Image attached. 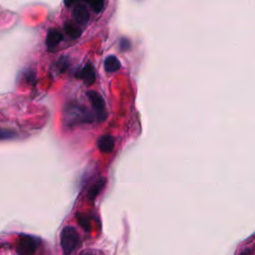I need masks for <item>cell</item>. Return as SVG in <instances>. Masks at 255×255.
Wrapping results in <instances>:
<instances>
[{
	"mask_svg": "<svg viewBox=\"0 0 255 255\" xmlns=\"http://www.w3.org/2000/svg\"><path fill=\"white\" fill-rule=\"evenodd\" d=\"M94 116L82 105L70 104L65 110V122L68 126H75L84 123H92Z\"/></svg>",
	"mask_w": 255,
	"mask_h": 255,
	"instance_id": "6da1fadb",
	"label": "cell"
},
{
	"mask_svg": "<svg viewBox=\"0 0 255 255\" xmlns=\"http://www.w3.org/2000/svg\"><path fill=\"white\" fill-rule=\"evenodd\" d=\"M61 246L65 254L72 253L79 244V235L72 226H65L61 232Z\"/></svg>",
	"mask_w": 255,
	"mask_h": 255,
	"instance_id": "7a4b0ae2",
	"label": "cell"
},
{
	"mask_svg": "<svg viewBox=\"0 0 255 255\" xmlns=\"http://www.w3.org/2000/svg\"><path fill=\"white\" fill-rule=\"evenodd\" d=\"M87 97L95 111L96 118L99 122H103L107 119V110H106V104L103 99V97L96 91H88Z\"/></svg>",
	"mask_w": 255,
	"mask_h": 255,
	"instance_id": "3957f363",
	"label": "cell"
},
{
	"mask_svg": "<svg viewBox=\"0 0 255 255\" xmlns=\"http://www.w3.org/2000/svg\"><path fill=\"white\" fill-rule=\"evenodd\" d=\"M40 240L34 236L23 234L19 237L17 244V252L19 254L31 255L34 254L39 246Z\"/></svg>",
	"mask_w": 255,
	"mask_h": 255,
	"instance_id": "277c9868",
	"label": "cell"
},
{
	"mask_svg": "<svg viewBox=\"0 0 255 255\" xmlns=\"http://www.w3.org/2000/svg\"><path fill=\"white\" fill-rule=\"evenodd\" d=\"M63 40V33L56 28L50 29L46 37V47L49 51H54Z\"/></svg>",
	"mask_w": 255,
	"mask_h": 255,
	"instance_id": "5b68a950",
	"label": "cell"
},
{
	"mask_svg": "<svg viewBox=\"0 0 255 255\" xmlns=\"http://www.w3.org/2000/svg\"><path fill=\"white\" fill-rule=\"evenodd\" d=\"M73 18L78 24H87L90 19V13L88 8L84 4L78 3L73 10Z\"/></svg>",
	"mask_w": 255,
	"mask_h": 255,
	"instance_id": "8992f818",
	"label": "cell"
},
{
	"mask_svg": "<svg viewBox=\"0 0 255 255\" xmlns=\"http://www.w3.org/2000/svg\"><path fill=\"white\" fill-rule=\"evenodd\" d=\"M79 78H81L87 86L93 85L96 80V73H95L94 66L91 63H87L85 67L80 71Z\"/></svg>",
	"mask_w": 255,
	"mask_h": 255,
	"instance_id": "52a82bcc",
	"label": "cell"
},
{
	"mask_svg": "<svg viewBox=\"0 0 255 255\" xmlns=\"http://www.w3.org/2000/svg\"><path fill=\"white\" fill-rule=\"evenodd\" d=\"M98 147L102 152H111L115 147V140L111 134H103L98 139Z\"/></svg>",
	"mask_w": 255,
	"mask_h": 255,
	"instance_id": "ba28073f",
	"label": "cell"
},
{
	"mask_svg": "<svg viewBox=\"0 0 255 255\" xmlns=\"http://www.w3.org/2000/svg\"><path fill=\"white\" fill-rule=\"evenodd\" d=\"M104 67L108 73H114V72H117L118 70H120L121 63L116 56L110 55L105 59Z\"/></svg>",
	"mask_w": 255,
	"mask_h": 255,
	"instance_id": "9c48e42d",
	"label": "cell"
},
{
	"mask_svg": "<svg viewBox=\"0 0 255 255\" xmlns=\"http://www.w3.org/2000/svg\"><path fill=\"white\" fill-rule=\"evenodd\" d=\"M64 31L66 32V34L71 37L72 39H77L81 36L82 34V30L80 29L79 26H77L76 24H74L71 21H67L64 24Z\"/></svg>",
	"mask_w": 255,
	"mask_h": 255,
	"instance_id": "30bf717a",
	"label": "cell"
},
{
	"mask_svg": "<svg viewBox=\"0 0 255 255\" xmlns=\"http://www.w3.org/2000/svg\"><path fill=\"white\" fill-rule=\"evenodd\" d=\"M105 186V179L101 178L99 181H97L90 189L89 191V197L90 199H94L95 197H97V195L100 193V191L103 189V187Z\"/></svg>",
	"mask_w": 255,
	"mask_h": 255,
	"instance_id": "8fae6325",
	"label": "cell"
},
{
	"mask_svg": "<svg viewBox=\"0 0 255 255\" xmlns=\"http://www.w3.org/2000/svg\"><path fill=\"white\" fill-rule=\"evenodd\" d=\"M95 13H100L105 8V0H85Z\"/></svg>",
	"mask_w": 255,
	"mask_h": 255,
	"instance_id": "7c38bea8",
	"label": "cell"
},
{
	"mask_svg": "<svg viewBox=\"0 0 255 255\" xmlns=\"http://www.w3.org/2000/svg\"><path fill=\"white\" fill-rule=\"evenodd\" d=\"M15 136V132L10 130V129H6V128H0V139H8V138H12Z\"/></svg>",
	"mask_w": 255,
	"mask_h": 255,
	"instance_id": "4fadbf2b",
	"label": "cell"
},
{
	"mask_svg": "<svg viewBox=\"0 0 255 255\" xmlns=\"http://www.w3.org/2000/svg\"><path fill=\"white\" fill-rule=\"evenodd\" d=\"M120 48L122 51H125V50H128L129 48V41L126 38H123L121 41H120Z\"/></svg>",
	"mask_w": 255,
	"mask_h": 255,
	"instance_id": "5bb4252c",
	"label": "cell"
},
{
	"mask_svg": "<svg viewBox=\"0 0 255 255\" xmlns=\"http://www.w3.org/2000/svg\"><path fill=\"white\" fill-rule=\"evenodd\" d=\"M79 218V224H81L86 230H88V224H89V219L87 217H84V216H80L78 217Z\"/></svg>",
	"mask_w": 255,
	"mask_h": 255,
	"instance_id": "9a60e30c",
	"label": "cell"
},
{
	"mask_svg": "<svg viewBox=\"0 0 255 255\" xmlns=\"http://www.w3.org/2000/svg\"><path fill=\"white\" fill-rule=\"evenodd\" d=\"M78 1H79V0H64V2H65V4H66V6L74 5V4H76Z\"/></svg>",
	"mask_w": 255,
	"mask_h": 255,
	"instance_id": "2e32d148",
	"label": "cell"
}]
</instances>
